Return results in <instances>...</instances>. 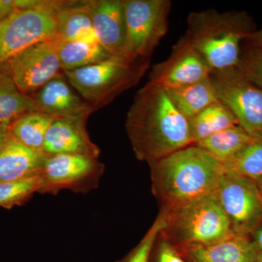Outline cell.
<instances>
[{
  "label": "cell",
  "instance_id": "6da1fadb",
  "mask_svg": "<svg viewBox=\"0 0 262 262\" xmlns=\"http://www.w3.org/2000/svg\"><path fill=\"white\" fill-rule=\"evenodd\" d=\"M125 127L136 158L148 163L193 144L189 120L165 90L149 82L136 94Z\"/></svg>",
  "mask_w": 262,
  "mask_h": 262
},
{
  "label": "cell",
  "instance_id": "7a4b0ae2",
  "mask_svg": "<svg viewBox=\"0 0 262 262\" xmlns=\"http://www.w3.org/2000/svg\"><path fill=\"white\" fill-rule=\"evenodd\" d=\"M149 165L153 191L164 209L213 194L225 173L223 164L195 144Z\"/></svg>",
  "mask_w": 262,
  "mask_h": 262
},
{
  "label": "cell",
  "instance_id": "3957f363",
  "mask_svg": "<svg viewBox=\"0 0 262 262\" xmlns=\"http://www.w3.org/2000/svg\"><path fill=\"white\" fill-rule=\"evenodd\" d=\"M187 24L184 37L203 56L212 73L237 68L241 43L255 32L251 20L241 13L194 12L189 15Z\"/></svg>",
  "mask_w": 262,
  "mask_h": 262
},
{
  "label": "cell",
  "instance_id": "277c9868",
  "mask_svg": "<svg viewBox=\"0 0 262 262\" xmlns=\"http://www.w3.org/2000/svg\"><path fill=\"white\" fill-rule=\"evenodd\" d=\"M162 232L179 248L208 246L232 237V226L215 193L170 209Z\"/></svg>",
  "mask_w": 262,
  "mask_h": 262
},
{
  "label": "cell",
  "instance_id": "5b68a950",
  "mask_svg": "<svg viewBox=\"0 0 262 262\" xmlns=\"http://www.w3.org/2000/svg\"><path fill=\"white\" fill-rule=\"evenodd\" d=\"M149 67V60L130 62L113 57L96 64L65 71L63 75L81 97L98 110L139 83Z\"/></svg>",
  "mask_w": 262,
  "mask_h": 262
},
{
  "label": "cell",
  "instance_id": "8992f818",
  "mask_svg": "<svg viewBox=\"0 0 262 262\" xmlns=\"http://www.w3.org/2000/svg\"><path fill=\"white\" fill-rule=\"evenodd\" d=\"M126 37L122 58L136 62L149 60L168 29L171 8L169 0H122Z\"/></svg>",
  "mask_w": 262,
  "mask_h": 262
},
{
  "label": "cell",
  "instance_id": "52a82bcc",
  "mask_svg": "<svg viewBox=\"0 0 262 262\" xmlns=\"http://www.w3.org/2000/svg\"><path fill=\"white\" fill-rule=\"evenodd\" d=\"M98 158L80 155L45 157L39 179L41 194H56L64 189L87 193L98 187L104 173Z\"/></svg>",
  "mask_w": 262,
  "mask_h": 262
},
{
  "label": "cell",
  "instance_id": "ba28073f",
  "mask_svg": "<svg viewBox=\"0 0 262 262\" xmlns=\"http://www.w3.org/2000/svg\"><path fill=\"white\" fill-rule=\"evenodd\" d=\"M219 101L229 108L239 126L253 139H262V89L237 68L210 75Z\"/></svg>",
  "mask_w": 262,
  "mask_h": 262
},
{
  "label": "cell",
  "instance_id": "9c48e42d",
  "mask_svg": "<svg viewBox=\"0 0 262 262\" xmlns=\"http://www.w3.org/2000/svg\"><path fill=\"white\" fill-rule=\"evenodd\" d=\"M215 194L234 234L251 235L261 225L262 192L256 182L225 168Z\"/></svg>",
  "mask_w": 262,
  "mask_h": 262
},
{
  "label": "cell",
  "instance_id": "30bf717a",
  "mask_svg": "<svg viewBox=\"0 0 262 262\" xmlns=\"http://www.w3.org/2000/svg\"><path fill=\"white\" fill-rule=\"evenodd\" d=\"M56 14L37 8L16 10L0 22V64L36 43L56 38Z\"/></svg>",
  "mask_w": 262,
  "mask_h": 262
},
{
  "label": "cell",
  "instance_id": "8fae6325",
  "mask_svg": "<svg viewBox=\"0 0 262 262\" xmlns=\"http://www.w3.org/2000/svg\"><path fill=\"white\" fill-rule=\"evenodd\" d=\"M56 38L33 45L8 62L19 90L31 96L63 73L58 56Z\"/></svg>",
  "mask_w": 262,
  "mask_h": 262
},
{
  "label": "cell",
  "instance_id": "7c38bea8",
  "mask_svg": "<svg viewBox=\"0 0 262 262\" xmlns=\"http://www.w3.org/2000/svg\"><path fill=\"white\" fill-rule=\"evenodd\" d=\"M211 73L203 56L183 37L170 56L152 67L148 82L164 90L177 89L208 78Z\"/></svg>",
  "mask_w": 262,
  "mask_h": 262
},
{
  "label": "cell",
  "instance_id": "4fadbf2b",
  "mask_svg": "<svg viewBox=\"0 0 262 262\" xmlns=\"http://www.w3.org/2000/svg\"><path fill=\"white\" fill-rule=\"evenodd\" d=\"M72 88L63 73L57 76L31 96L36 111L55 117L87 121L96 110Z\"/></svg>",
  "mask_w": 262,
  "mask_h": 262
},
{
  "label": "cell",
  "instance_id": "5bb4252c",
  "mask_svg": "<svg viewBox=\"0 0 262 262\" xmlns=\"http://www.w3.org/2000/svg\"><path fill=\"white\" fill-rule=\"evenodd\" d=\"M86 123L84 120L56 117L46 133L44 156L80 155L99 158V148L90 139Z\"/></svg>",
  "mask_w": 262,
  "mask_h": 262
},
{
  "label": "cell",
  "instance_id": "9a60e30c",
  "mask_svg": "<svg viewBox=\"0 0 262 262\" xmlns=\"http://www.w3.org/2000/svg\"><path fill=\"white\" fill-rule=\"evenodd\" d=\"M89 3L98 42L112 56L122 58L126 37L122 0H89Z\"/></svg>",
  "mask_w": 262,
  "mask_h": 262
},
{
  "label": "cell",
  "instance_id": "2e32d148",
  "mask_svg": "<svg viewBox=\"0 0 262 262\" xmlns=\"http://www.w3.org/2000/svg\"><path fill=\"white\" fill-rule=\"evenodd\" d=\"M179 248L189 262H256L258 253L248 236L239 234L208 246Z\"/></svg>",
  "mask_w": 262,
  "mask_h": 262
},
{
  "label": "cell",
  "instance_id": "e0dca14e",
  "mask_svg": "<svg viewBox=\"0 0 262 262\" xmlns=\"http://www.w3.org/2000/svg\"><path fill=\"white\" fill-rule=\"evenodd\" d=\"M45 157L20 144L11 136L0 151V183L38 177Z\"/></svg>",
  "mask_w": 262,
  "mask_h": 262
},
{
  "label": "cell",
  "instance_id": "ac0fdd59",
  "mask_svg": "<svg viewBox=\"0 0 262 262\" xmlns=\"http://www.w3.org/2000/svg\"><path fill=\"white\" fill-rule=\"evenodd\" d=\"M56 18V38L59 42L97 41L93 28L89 0L66 1L57 11Z\"/></svg>",
  "mask_w": 262,
  "mask_h": 262
},
{
  "label": "cell",
  "instance_id": "d6986e66",
  "mask_svg": "<svg viewBox=\"0 0 262 262\" xmlns=\"http://www.w3.org/2000/svg\"><path fill=\"white\" fill-rule=\"evenodd\" d=\"M34 111V100L19 90L8 62L0 64V124L10 127L22 115Z\"/></svg>",
  "mask_w": 262,
  "mask_h": 262
},
{
  "label": "cell",
  "instance_id": "ffe728a7",
  "mask_svg": "<svg viewBox=\"0 0 262 262\" xmlns=\"http://www.w3.org/2000/svg\"><path fill=\"white\" fill-rule=\"evenodd\" d=\"M165 91L176 108L188 120L219 101L210 77L194 83Z\"/></svg>",
  "mask_w": 262,
  "mask_h": 262
},
{
  "label": "cell",
  "instance_id": "44dd1931",
  "mask_svg": "<svg viewBox=\"0 0 262 262\" xmlns=\"http://www.w3.org/2000/svg\"><path fill=\"white\" fill-rule=\"evenodd\" d=\"M189 124L193 144L229 127L239 125L232 112L220 101L193 117L189 120Z\"/></svg>",
  "mask_w": 262,
  "mask_h": 262
},
{
  "label": "cell",
  "instance_id": "7402d4cb",
  "mask_svg": "<svg viewBox=\"0 0 262 262\" xmlns=\"http://www.w3.org/2000/svg\"><path fill=\"white\" fill-rule=\"evenodd\" d=\"M58 51L63 72L96 64L114 57L97 41H58Z\"/></svg>",
  "mask_w": 262,
  "mask_h": 262
},
{
  "label": "cell",
  "instance_id": "603a6c76",
  "mask_svg": "<svg viewBox=\"0 0 262 262\" xmlns=\"http://www.w3.org/2000/svg\"><path fill=\"white\" fill-rule=\"evenodd\" d=\"M55 118L40 112H30L22 115L10 125V134L20 144L43 155L46 133Z\"/></svg>",
  "mask_w": 262,
  "mask_h": 262
},
{
  "label": "cell",
  "instance_id": "cb8c5ba5",
  "mask_svg": "<svg viewBox=\"0 0 262 262\" xmlns=\"http://www.w3.org/2000/svg\"><path fill=\"white\" fill-rule=\"evenodd\" d=\"M253 139L239 126L229 127L195 144L221 163L225 164L234 158Z\"/></svg>",
  "mask_w": 262,
  "mask_h": 262
},
{
  "label": "cell",
  "instance_id": "d4e9b609",
  "mask_svg": "<svg viewBox=\"0 0 262 262\" xmlns=\"http://www.w3.org/2000/svg\"><path fill=\"white\" fill-rule=\"evenodd\" d=\"M223 165L229 171L259 182L262 179V139H253Z\"/></svg>",
  "mask_w": 262,
  "mask_h": 262
},
{
  "label": "cell",
  "instance_id": "484cf974",
  "mask_svg": "<svg viewBox=\"0 0 262 262\" xmlns=\"http://www.w3.org/2000/svg\"><path fill=\"white\" fill-rule=\"evenodd\" d=\"M39 176L25 180L0 183V207L10 208L23 205L39 192Z\"/></svg>",
  "mask_w": 262,
  "mask_h": 262
},
{
  "label": "cell",
  "instance_id": "4316f807",
  "mask_svg": "<svg viewBox=\"0 0 262 262\" xmlns=\"http://www.w3.org/2000/svg\"><path fill=\"white\" fill-rule=\"evenodd\" d=\"M166 227L165 211L158 217L139 244L121 262H150L151 251L160 233Z\"/></svg>",
  "mask_w": 262,
  "mask_h": 262
},
{
  "label": "cell",
  "instance_id": "83f0119b",
  "mask_svg": "<svg viewBox=\"0 0 262 262\" xmlns=\"http://www.w3.org/2000/svg\"><path fill=\"white\" fill-rule=\"evenodd\" d=\"M237 69L251 83L262 89V46L254 48L247 56L241 58Z\"/></svg>",
  "mask_w": 262,
  "mask_h": 262
},
{
  "label": "cell",
  "instance_id": "f1b7e54d",
  "mask_svg": "<svg viewBox=\"0 0 262 262\" xmlns=\"http://www.w3.org/2000/svg\"><path fill=\"white\" fill-rule=\"evenodd\" d=\"M156 262H187L175 246L164 238L160 241L157 251Z\"/></svg>",
  "mask_w": 262,
  "mask_h": 262
},
{
  "label": "cell",
  "instance_id": "f546056e",
  "mask_svg": "<svg viewBox=\"0 0 262 262\" xmlns=\"http://www.w3.org/2000/svg\"><path fill=\"white\" fill-rule=\"evenodd\" d=\"M15 10L14 0H0V22L8 18Z\"/></svg>",
  "mask_w": 262,
  "mask_h": 262
},
{
  "label": "cell",
  "instance_id": "4dcf8cb0",
  "mask_svg": "<svg viewBox=\"0 0 262 262\" xmlns=\"http://www.w3.org/2000/svg\"><path fill=\"white\" fill-rule=\"evenodd\" d=\"M10 137H11V134H10V127L0 124V151L9 141Z\"/></svg>",
  "mask_w": 262,
  "mask_h": 262
},
{
  "label": "cell",
  "instance_id": "1f68e13d",
  "mask_svg": "<svg viewBox=\"0 0 262 262\" xmlns=\"http://www.w3.org/2000/svg\"><path fill=\"white\" fill-rule=\"evenodd\" d=\"M251 234L252 236L251 241H253L258 251L262 252V224L258 226Z\"/></svg>",
  "mask_w": 262,
  "mask_h": 262
},
{
  "label": "cell",
  "instance_id": "d6a6232c",
  "mask_svg": "<svg viewBox=\"0 0 262 262\" xmlns=\"http://www.w3.org/2000/svg\"><path fill=\"white\" fill-rule=\"evenodd\" d=\"M248 39L251 41V44L253 48L261 47L262 46V29L257 32H253L252 35Z\"/></svg>",
  "mask_w": 262,
  "mask_h": 262
},
{
  "label": "cell",
  "instance_id": "836d02e7",
  "mask_svg": "<svg viewBox=\"0 0 262 262\" xmlns=\"http://www.w3.org/2000/svg\"><path fill=\"white\" fill-rule=\"evenodd\" d=\"M256 262H262V252L258 251L257 257H256Z\"/></svg>",
  "mask_w": 262,
  "mask_h": 262
},
{
  "label": "cell",
  "instance_id": "e575fe53",
  "mask_svg": "<svg viewBox=\"0 0 262 262\" xmlns=\"http://www.w3.org/2000/svg\"><path fill=\"white\" fill-rule=\"evenodd\" d=\"M256 184H257L258 188H259L260 190L262 192V179L259 182H256Z\"/></svg>",
  "mask_w": 262,
  "mask_h": 262
}]
</instances>
